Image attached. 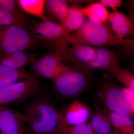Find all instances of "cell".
<instances>
[{
	"label": "cell",
	"mask_w": 134,
	"mask_h": 134,
	"mask_svg": "<svg viewBox=\"0 0 134 134\" xmlns=\"http://www.w3.org/2000/svg\"><path fill=\"white\" fill-rule=\"evenodd\" d=\"M108 22L114 34L118 39L122 41L131 36L132 25L129 16L117 10L110 14Z\"/></svg>",
	"instance_id": "14"
},
{
	"label": "cell",
	"mask_w": 134,
	"mask_h": 134,
	"mask_svg": "<svg viewBox=\"0 0 134 134\" xmlns=\"http://www.w3.org/2000/svg\"><path fill=\"white\" fill-rule=\"evenodd\" d=\"M110 134H120L119 133H117V132H114H114H112Z\"/></svg>",
	"instance_id": "30"
},
{
	"label": "cell",
	"mask_w": 134,
	"mask_h": 134,
	"mask_svg": "<svg viewBox=\"0 0 134 134\" xmlns=\"http://www.w3.org/2000/svg\"><path fill=\"white\" fill-rule=\"evenodd\" d=\"M36 76L33 72L24 69H14L0 65V87L7 86Z\"/></svg>",
	"instance_id": "18"
},
{
	"label": "cell",
	"mask_w": 134,
	"mask_h": 134,
	"mask_svg": "<svg viewBox=\"0 0 134 134\" xmlns=\"http://www.w3.org/2000/svg\"><path fill=\"white\" fill-rule=\"evenodd\" d=\"M34 21L22 10L9 11L0 9V26L28 28L31 26Z\"/></svg>",
	"instance_id": "16"
},
{
	"label": "cell",
	"mask_w": 134,
	"mask_h": 134,
	"mask_svg": "<svg viewBox=\"0 0 134 134\" xmlns=\"http://www.w3.org/2000/svg\"><path fill=\"white\" fill-rule=\"evenodd\" d=\"M129 17L132 25V32L131 37L134 38V1H130L129 5Z\"/></svg>",
	"instance_id": "28"
},
{
	"label": "cell",
	"mask_w": 134,
	"mask_h": 134,
	"mask_svg": "<svg viewBox=\"0 0 134 134\" xmlns=\"http://www.w3.org/2000/svg\"><path fill=\"white\" fill-rule=\"evenodd\" d=\"M46 1L44 0H19L18 5L26 13L40 18L43 21L49 20L44 14Z\"/></svg>",
	"instance_id": "20"
},
{
	"label": "cell",
	"mask_w": 134,
	"mask_h": 134,
	"mask_svg": "<svg viewBox=\"0 0 134 134\" xmlns=\"http://www.w3.org/2000/svg\"><path fill=\"white\" fill-rule=\"evenodd\" d=\"M92 111L83 103L74 100L60 113L61 122L65 126H75L88 122Z\"/></svg>",
	"instance_id": "12"
},
{
	"label": "cell",
	"mask_w": 134,
	"mask_h": 134,
	"mask_svg": "<svg viewBox=\"0 0 134 134\" xmlns=\"http://www.w3.org/2000/svg\"><path fill=\"white\" fill-rule=\"evenodd\" d=\"M90 73L70 68V70L61 75L53 82L54 91L63 98L75 97L83 92L88 85Z\"/></svg>",
	"instance_id": "6"
},
{
	"label": "cell",
	"mask_w": 134,
	"mask_h": 134,
	"mask_svg": "<svg viewBox=\"0 0 134 134\" xmlns=\"http://www.w3.org/2000/svg\"><path fill=\"white\" fill-rule=\"evenodd\" d=\"M133 69L134 70V61L133 62Z\"/></svg>",
	"instance_id": "31"
},
{
	"label": "cell",
	"mask_w": 134,
	"mask_h": 134,
	"mask_svg": "<svg viewBox=\"0 0 134 134\" xmlns=\"http://www.w3.org/2000/svg\"><path fill=\"white\" fill-rule=\"evenodd\" d=\"M31 64L35 74L50 79L53 82L70 69V67L62 62L59 53L57 52L48 51Z\"/></svg>",
	"instance_id": "8"
},
{
	"label": "cell",
	"mask_w": 134,
	"mask_h": 134,
	"mask_svg": "<svg viewBox=\"0 0 134 134\" xmlns=\"http://www.w3.org/2000/svg\"><path fill=\"white\" fill-rule=\"evenodd\" d=\"M40 53H29L24 51L0 54V65L14 69H24L42 56Z\"/></svg>",
	"instance_id": "13"
},
{
	"label": "cell",
	"mask_w": 134,
	"mask_h": 134,
	"mask_svg": "<svg viewBox=\"0 0 134 134\" xmlns=\"http://www.w3.org/2000/svg\"></svg>",
	"instance_id": "33"
},
{
	"label": "cell",
	"mask_w": 134,
	"mask_h": 134,
	"mask_svg": "<svg viewBox=\"0 0 134 134\" xmlns=\"http://www.w3.org/2000/svg\"><path fill=\"white\" fill-rule=\"evenodd\" d=\"M0 134H3L2 133H0Z\"/></svg>",
	"instance_id": "32"
},
{
	"label": "cell",
	"mask_w": 134,
	"mask_h": 134,
	"mask_svg": "<svg viewBox=\"0 0 134 134\" xmlns=\"http://www.w3.org/2000/svg\"><path fill=\"white\" fill-rule=\"evenodd\" d=\"M59 134H95L88 122L75 126H65L62 124Z\"/></svg>",
	"instance_id": "24"
},
{
	"label": "cell",
	"mask_w": 134,
	"mask_h": 134,
	"mask_svg": "<svg viewBox=\"0 0 134 134\" xmlns=\"http://www.w3.org/2000/svg\"><path fill=\"white\" fill-rule=\"evenodd\" d=\"M45 6L48 12L60 22L62 25L66 18L69 6L65 0H47Z\"/></svg>",
	"instance_id": "21"
},
{
	"label": "cell",
	"mask_w": 134,
	"mask_h": 134,
	"mask_svg": "<svg viewBox=\"0 0 134 134\" xmlns=\"http://www.w3.org/2000/svg\"><path fill=\"white\" fill-rule=\"evenodd\" d=\"M95 134H110L112 132V126L108 112L97 103L94 104L88 121Z\"/></svg>",
	"instance_id": "15"
},
{
	"label": "cell",
	"mask_w": 134,
	"mask_h": 134,
	"mask_svg": "<svg viewBox=\"0 0 134 134\" xmlns=\"http://www.w3.org/2000/svg\"><path fill=\"white\" fill-rule=\"evenodd\" d=\"M86 17L83 7L76 4L69 6L68 15L62 26L66 31L70 34L82 27Z\"/></svg>",
	"instance_id": "17"
},
{
	"label": "cell",
	"mask_w": 134,
	"mask_h": 134,
	"mask_svg": "<svg viewBox=\"0 0 134 134\" xmlns=\"http://www.w3.org/2000/svg\"><path fill=\"white\" fill-rule=\"evenodd\" d=\"M0 9L9 11L21 10L18 5V1L0 0Z\"/></svg>",
	"instance_id": "25"
},
{
	"label": "cell",
	"mask_w": 134,
	"mask_h": 134,
	"mask_svg": "<svg viewBox=\"0 0 134 134\" xmlns=\"http://www.w3.org/2000/svg\"><path fill=\"white\" fill-rule=\"evenodd\" d=\"M26 123L24 113L0 105V131L3 134H22Z\"/></svg>",
	"instance_id": "11"
},
{
	"label": "cell",
	"mask_w": 134,
	"mask_h": 134,
	"mask_svg": "<svg viewBox=\"0 0 134 134\" xmlns=\"http://www.w3.org/2000/svg\"><path fill=\"white\" fill-rule=\"evenodd\" d=\"M129 105L132 109V113L134 116V98L129 103Z\"/></svg>",
	"instance_id": "29"
},
{
	"label": "cell",
	"mask_w": 134,
	"mask_h": 134,
	"mask_svg": "<svg viewBox=\"0 0 134 134\" xmlns=\"http://www.w3.org/2000/svg\"><path fill=\"white\" fill-rule=\"evenodd\" d=\"M126 88L134 90V73L127 69L120 68L112 76Z\"/></svg>",
	"instance_id": "23"
},
{
	"label": "cell",
	"mask_w": 134,
	"mask_h": 134,
	"mask_svg": "<svg viewBox=\"0 0 134 134\" xmlns=\"http://www.w3.org/2000/svg\"><path fill=\"white\" fill-rule=\"evenodd\" d=\"M99 2L105 7L111 9L114 12L117 10V9L122 5V0H100Z\"/></svg>",
	"instance_id": "26"
},
{
	"label": "cell",
	"mask_w": 134,
	"mask_h": 134,
	"mask_svg": "<svg viewBox=\"0 0 134 134\" xmlns=\"http://www.w3.org/2000/svg\"><path fill=\"white\" fill-rule=\"evenodd\" d=\"M45 48L30 26H0V54Z\"/></svg>",
	"instance_id": "3"
},
{
	"label": "cell",
	"mask_w": 134,
	"mask_h": 134,
	"mask_svg": "<svg viewBox=\"0 0 134 134\" xmlns=\"http://www.w3.org/2000/svg\"><path fill=\"white\" fill-rule=\"evenodd\" d=\"M97 50V47L76 43L67 46L58 52L65 65L81 69L94 59Z\"/></svg>",
	"instance_id": "9"
},
{
	"label": "cell",
	"mask_w": 134,
	"mask_h": 134,
	"mask_svg": "<svg viewBox=\"0 0 134 134\" xmlns=\"http://www.w3.org/2000/svg\"><path fill=\"white\" fill-rule=\"evenodd\" d=\"M70 34L83 44L97 47H122L125 40L121 41L115 37L108 21L101 23L89 18L79 30Z\"/></svg>",
	"instance_id": "2"
},
{
	"label": "cell",
	"mask_w": 134,
	"mask_h": 134,
	"mask_svg": "<svg viewBox=\"0 0 134 134\" xmlns=\"http://www.w3.org/2000/svg\"><path fill=\"white\" fill-rule=\"evenodd\" d=\"M114 132L120 134H134V121L131 117L107 111Z\"/></svg>",
	"instance_id": "19"
},
{
	"label": "cell",
	"mask_w": 134,
	"mask_h": 134,
	"mask_svg": "<svg viewBox=\"0 0 134 134\" xmlns=\"http://www.w3.org/2000/svg\"><path fill=\"white\" fill-rule=\"evenodd\" d=\"M25 110V121L34 134H59L62 123L60 113L50 99L38 97Z\"/></svg>",
	"instance_id": "1"
},
{
	"label": "cell",
	"mask_w": 134,
	"mask_h": 134,
	"mask_svg": "<svg viewBox=\"0 0 134 134\" xmlns=\"http://www.w3.org/2000/svg\"><path fill=\"white\" fill-rule=\"evenodd\" d=\"M83 10L87 18L103 23L108 21L110 14L106 7L99 2L87 5L83 7Z\"/></svg>",
	"instance_id": "22"
},
{
	"label": "cell",
	"mask_w": 134,
	"mask_h": 134,
	"mask_svg": "<svg viewBox=\"0 0 134 134\" xmlns=\"http://www.w3.org/2000/svg\"><path fill=\"white\" fill-rule=\"evenodd\" d=\"M122 49L127 54H134V38H126Z\"/></svg>",
	"instance_id": "27"
},
{
	"label": "cell",
	"mask_w": 134,
	"mask_h": 134,
	"mask_svg": "<svg viewBox=\"0 0 134 134\" xmlns=\"http://www.w3.org/2000/svg\"><path fill=\"white\" fill-rule=\"evenodd\" d=\"M42 89L36 76L0 87V105L7 106L21 104L37 96Z\"/></svg>",
	"instance_id": "7"
},
{
	"label": "cell",
	"mask_w": 134,
	"mask_h": 134,
	"mask_svg": "<svg viewBox=\"0 0 134 134\" xmlns=\"http://www.w3.org/2000/svg\"><path fill=\"white\" fill-rule=\"evenodd\" d=\"M30 28L48 51L59 52L73 43H82L72 37L61 25L49 20L40 22L34 21Z\"/></svg>",
	"instance_id": "4"
},
{
	"label": "cell",
	"mask_w": 134,
	"mask_h": 134,
	"mask_svg": "<svg viewBox=\"0 0 134 134\" xmlns=\"http://www.w3.org/2000/svg\"><path fill=\"white\" fill-rule=\"evenodd\" d=\"M120 88L113 82L109 79H104L97 88L96 103L107 111L133 117L132 109Z\"/></svg>",
	"instance_id": "5"
},
{
	"label": "cell",
	"mask_w": 134,
	"mask_h": 134,
	"mask_svg": "<svg viewBox=\"0 0 134 134\" xmlns=\"http://www.w3.org/2000/svg\"><path fill=\"white\" fill-rule=\"evenodd\" d=\"M120 68L117 53L107 47H97L94 59L81 70L91 73L94 70L102 69L112 76Z\"/></svg>",
	"instance_id": "10"
}]
</instances>
